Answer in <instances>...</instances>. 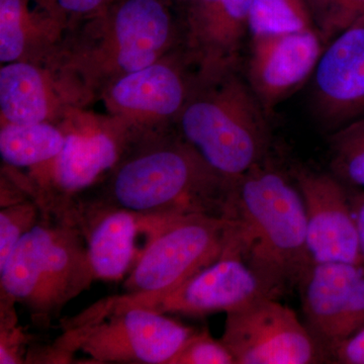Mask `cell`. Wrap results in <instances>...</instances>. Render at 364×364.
Masks as SVG:
<instances>
[{"label": "cell", "mask_w": 364, "mask_h": 364, "mask_svg": "<svg viewBox=\"0 0 364 364\" xmlns=\"http://www.w3.org/2000/svg\"><path fill=\"white\" fill-rule=\"evenodd\" d=\"M227 243L280 294L312 267L298 186L263 161L232 181Z\"/></svg>", "instance_id": "obj_1"}, {"label": "cell", "mask_w": 364, "mask_h": 364, "mask_svg": "<svg viewBox=\"0 0 364 364\" xmlns=\"http://www.w3.org/2000/svg\"><path fill=\"white\" fill-rule=\"evenodd\" d=\"M102 193L88 203L155 215L224 217L232 181L184 139L159 140L122 155Z\"/></svg>", "instance_id": "obj_2"}, {"label": "cell", "mask_w": 364, "mask_h": 364, "mask_svg": "<svg viewBox=\"0 0 364 364\" xmlns=\"http://www.w3.org/2000/svg\"><path fill=\"white\" fill-rule=\"evenodd\" d=\"M268 114L240 68L196 75L177 117L184 139L218 173L238 178L265 161Z\"/></svg>", "instance_id": "obj_3"}, {"label": "cell", "mask_w": 364, "mask_h": 364, "mask_svg": "<svg viewBox=\"0 0 364 364\" xmlns=\"http://www.w3.org/2000/svg\"><path fill=\"white\" fill-rule=\"evenodd\" d=\"M85 20L88 35L67 54L91 87L169 56L178 35L165 0H112Z\"/></svg>", "instance_id": "obj_4"}, {"label": "cell", "mask_w": 364, "mask_h": 364, "mask_svg": "<svg viewBox=\"0 0 364 364\" xmlns=\"http://www.w3.org/2000/svg\"><path fill=\"white\" fill-rule=\"evenodd\" d=\"M196 332L165 314L100 303L67 326L51 353L59 363L81 352L93 363L169 364Z\"/></svg>", "instance_id": "obj_5"}, {"label": "cell", "mask_w": 364, "mask_h": 364, "mask_svg": "<svg viewBox=\"0 0 364 364\" xmlns=\"http://www.w3.org/2000/svg\"><path fill=\"white\" fill-rule=\"evenodd\" d=\"M226 218L182 215L151 242L124 282L131 294H163L222 255L227 243Z\"/></svg>", "instance_id": "obj_6"}, {"label": "cell", "mask_w": 364, "mask_h": 364, "mask_svg": "<svg viewBox=\"0 0 364 364\" xmlns=\"http://www.w3.org/2000/svg\"><path fill=\"white\" fill-rule=\"evenodd\" d=\"M279 296L269 284L226 243L222 255L173 291L163 294H131L105 299L111 308H143L160 314L207 316L229 313L262 298Z\"/></svg>", "instance_id": "obj_7"}, {"label": "cell", "mask_w": 364, "mask_h": 364, "mask_svg": "<svg viewBox=\"0 0 364 364\" xmlns=\"http://www.w3.org/2000/svg\"><path fill=\"white\" fill-rule=\"evenodd\" d=\"M91 86L67 53L4 64L0 111L9 124L52 123L67 107L85 102Z\"/></svg>", "instance_id": "obj_8"}, {"label": "cell", "mask_w": 364, "mask_h": 364, "mask_svg": "<svg viewBox=\"0 0 364 364\" xmlns=\"http://www.w3.org/2000/svg\"><path fill=\"white\" fill-rule=\"evenodd\" d=\"M222 342L236 364H309L320 360L317 340L289 306L262 298L227 313Z\"/></svg>", "instance_id": "obj_9"}, {"label": "cell", "mask_w": 364, "mask_h": 364, "mask_svg": "<svg viewBox=\"0 0 364 364\" xmlns=\"http://www.w3.org/2000/svg\"><path fill=\"white\" fill-rule=\"evenodd\" d=\"M121 130L80 128L65 133L58 156L35 167L33 196L43 212L61 214L74 196L100 181L121 159L131 136Z\"/></svg>", "instance_id": "obj_10"}, {"label": "cell", "mask_w": 364, "mask_h": 364, "mask_svg": "<svg viewBox=\"0 0 364 364\" xmlns=\"http://www.w3.org/2000/svg\"><path fill=\"white\" fill-rule=\"evenodd\" d=\"M74 220L87 238L95 279L119 280L130 273L148 247L170 222L181 215L142 214L124 208L74 203Z\"/></svg>", "instance_id": "obj_11"}, {"label": "cell", "mask_w": 364, "mask_h": 364, "mask_svg": "<svg viewBox=\"0 0 364 364\" xmlns=\"http://www.w3.org/2000/svg\"><path fill=\"white\" fill-rule=\"evenodd\" d=\"M308 328L331 351L364 326V270L352 263H315L299 282Z\"/></svg>", "instance_id": "obj_12"}, {"label": "cell", "mask_w": 364, "mask_h": 364, "mask_svg": "<svg viewBox=\"0 0 364 364\" xmlns=\"http://www.w3.org/2000/svg\"><path fill=\"white\" fill-rule=\"evenodd\" d=\"M325 47L315 28L251 38L244 76L268 117L313 76Z\"/></svg>", "instance_id": "obj_13"}, {"label": "cell", "mask_w": 364, "mask_h": 364, "mask_svg": "<svg viewBox=\"0 0 364 364\" xmlns=\"http://www.w3.org/2000/svg\"><path fill=\"white\" fill-rule=\"evenodd\" d=\"M313 76V109L326 130L364 117V16L328 43Z\"/></svg>", "instance_id": "obj_14"}, {"label": "cell", "mask_w": 364, "mask_h": 364, "mask_svg": "<svg viewBox=\"0 0 364 364\" xmlns=\"http://www.w3.org/2000/svg\"><path fill=\"white\" fill-rule=\"evenodd\" d=\"M306 208V244L313 264L359 265L358 235L350 198L333 174L294 170Z\"/></svg>", "instance_id": "obj_15"}, {"label": "cell", "mask_w": 364, "mask_h": 364, "mask_svg": "<svg viewBox=\"0 0 364 364\" xmlns=\"http://www.w3.org/2000/svg\"><path fill=\"white\" fill-rule=\"evenodd\" d=\"M254 0H191L184 11V53L198 75L240 68Z\"/></svg>", "instance_id": "obj_16"}, {"label": "cell", "mask_w": 364, "mask_h": 364, "mask_svg": "<svg viewBox=\"0 0 364 364\" xmlns=\"http://www.w3.org/2000/svg\"><path fill=\"white\" fill-rule=\"evenodd\" d=\"M186 55L170 54L142 70L126 74L107 83V105L123 119L164 122L176 119L191 95L196 75L186 74Z\"/></svg>", "instance_id": "obj_17"}, {"label": "cell", "mask_w": 364, "mask_h": 364, "mask_svg": "<svg viewBox=\"0 0 364 364\" xmlns=\"http://www.w3.org/2000/svg\"><path fill=\"white\" fill-rule=\"evenodd\" d=\"M43 213V212H42ZM46 219L42 277L37 301L32 308L36 318L49 322L67 301L77 296L95 279L87 246L73 218L43 213Z\"/></svg>", "instance_id": "obj_18"}, {"label": "cell", "mask_w": 364, "mask_h": 364, "mask_svg": "<svg viewBox=\"0 0 364 364\" xmlns=\"http://www.w3.org/2000/svg\"><path fill=\"white\" fill-rule=\"evenodd\" d=\"M63 26L35 0H0V62L37 58L52 51Z\"/></svg>", "instance_id": "obj_19"}, {"label": "cell", "mask_w": 364, "mask_h": 364, "mask_svg": "<svg viewBox=\"0 0 364 364\" xmlns=\"http://www.w3.org/2000/svg\"><path fill=\"white\" fill-rule=\"evenodd\" d=\"M46 228L42 213L40 222L21 239L0 265L2 296L23 301L31 310L40 291Z\"/></svg>", "instance_id": "obj_20"}, {"label": "cell", "mask_w": 364, "mask_h": 364, "mask_svg": "<svg viewBox=\"0 0 364 364\" xmlns=\"http://www.w3.org/2000/svg\"><path fill=\"white\" fill-rule=\"evenodd\" d=\"M65 132L52 123L2 124L0 155L11 167H38L58 156Z\"/></svg>", "instance_id": "obj_21"}, {"label": "cell", "mask_w": 364, "mask_h": 364, "mask_svg": "<svg viewBox=\"0 0 364 364\" xmlns=\"http://www.w3.org/2000/svg\"><path fill=\"white\" fill-rule=\"evenodd\" d=\"M329 152L333 176L364 191V117L330 133Z\"/></svg>", "instance_id": "obj_22"}, {"label": "cell", "mask_w": 364, "mask_h": 364, "mask_svg": "<svg viewBox=\"0 0 364 364\" xmlns=\"http://www.w3.org/2000/svg\"><path fill=\"white\" fill-rule=\"evenodd\" d=\"M315 28L305 0H254L249 14V37L277 35Z\"/></svg>", "instance_id": "obj_23"}, {"label": "cell", "mask_w": 364, "mask_h": 364, "mask_svg": "<svg viewBox=\"0 0 364 364\" xmlns=\"http://www.w3.org/2000/svg\"><path fill=\"white\" fill-rule=\"evenodd\" d=\"M326 46L364 16V0H305Z\"/></svg>", "instance_id": "obj_24"}, {"label": "cell", "mask_w": 364, "mask_h": 364, "mask_svg": "<svg viewBox=\"0 0 364 364\" xmlns=\"http://www.w3.org/2000/svg\"><path fill=\"white\" fill-rule=\"evenodd\" d=\"M42 217V208L35 200H23L1 208L0 212V265L16 244Z\"/></svg>", "instance_id": "obj_25"}, {"label": "cell", "mask_w": 364, "mask_h": 364, "mask_svg": "<svg viewBox=\"0 0 364 364\" xmlns=\"http://www.w3.org/2000/svg\"><path fill=\"white\" fill-rule=\"evenodd\" d=\"M169 364H236L234 356L223 343L208 334L196 332L177 352Z\"/></svg>", "instance_id": "obj_26"}, {"label": "cell", "mask_w": 364, "mask_h": 364, "mask_svg": "<svg viewBox=\"0 0 364 364\" xmlns=\"http://www.w3.org/2000/svg\"><path fill=\"white\" fill-rule=\"evenodd\" d=\"M64 26L70 21L90 18L102 11L112 0H35Z\"/></svg>", "instance_id": "obj_27"}, {"label": "cell", "mask_w": 364, "mask_h": 364, "mask_svg": "<svg viewBox=\"0 0 364 364\" xmlns=\"http://www.w3.org/2000/svg\"><path fill=\"white\" fill-rule=\"evenodd\" d=\"M336 363L364 364V326L330 351Z\"/></svg>", "instance_id": "obj_28"}, {"label": "cell", "mask_w": 364, "mask_h": 364, "mask_svg": "<svg viewBox=\"0 0 364 364\" xmlns=\"http://www.w3.org/2000/svg\"><path fill=\"white\" fill-rule=\"evenodd\" d=\"M26 335L21 329L13 326L1 327L0 337V363L14 364L23 363L21 348L25 343Z\"/></svg>", "instance_id": "obj_29"}, {"label": "cell", "mask_w": 364, "mask_h": 364, "mask_svg": "<svg viewBox=\"0 0 364 364\" xmlns=\"http://www.w3.org/2000/svg\"><path fill=\"white\" fill-rule=\"evenodd\" d=\"M350 202L358 235L359 265L364 270V191L350 198Z\"/></svg>", "instance_id": "obj_30"}, {"label": "cell", "mask_w": 364, "mask_h": 364, "mask_svg": "<svg viewBox=\"0 0 364 364\" xmlns=\"http://www.w3.org/2000/svg\"><path fill=\"white\" fill-rule=\"evenodd\" d=\"M165 1L172 7L177 6H181L184 9L191 0H165Z\"/></svg>", "instance_id": "obj_31"}]
</instances>
